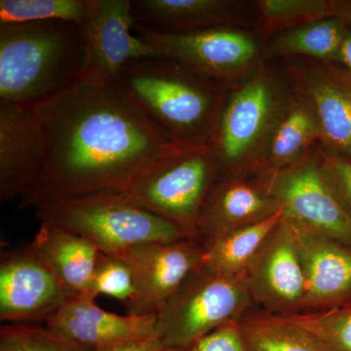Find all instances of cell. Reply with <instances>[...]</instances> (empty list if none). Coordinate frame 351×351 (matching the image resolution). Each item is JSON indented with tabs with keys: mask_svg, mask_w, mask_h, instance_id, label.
I'll use <instances>...</instances> for the list:
<instances>
[{
	"mask_svg": "<svg viewBox=\"0 0 351 351\" xmlns=\"http://www.w3.org/2000/svg\"><path fill=\"white\" fill-rule=\"evenodd\" d=\"M133 31L159 54L216 82L239 75L254 63L258 54L255 40L232 25L188 34H162L135 25Z\"/></svg>",
	"mask_w": 351,
	"mask_h": 351,
	"instance_id": "cell-10",
	"label": "cell"
},
{
	"mask_svg": "<svg viewBox=\"0 0 351 351\" xmlns=\"http://www.w3.org/2000/svg\"><path fill=\"white\" fill-rule=\"evenodd\" d=\"M288 219L295 230L304 270L306 289L301 313L327 311L350 302L351 245Z\"/></svg>",
	"mask_w": 351,
	"mask_h": 351,
	"instance_id": "cell-15",
	"label": "cell"
},
{
	"mask_svg": "<svg viewBox=\"0 0 351 351\" xmlns=\"http://www.w3.org/2000/svg\"><path fill=\"white\" fill-rule=\"evenodd\" d=\"M218 175L208 143L177 144L142 171L127 191L145 209L197 239L201 211Z\"/></svg>",
	"mask_w": 351,
	"mask_h": 351,
	"instance_id": "cell-5",
	"label": "cell"
},
{
	"mask_svg": "<svg viewBox=\"0 0 351 351\" xmlns=\"http://www.w3.org/2000/svg\"><path fill=\"white\" fill-rule=\"evenodd\" d=\"M163 343L156 336L129 339L93 351H164Z\"/></svg>",
	"mask_w": 351,
	"mask_h": 351,
	"instance_id": "cell-32",
	"label": "cell"
},
{
	"mask_svg": "<svg viewBox=\"0 0 351 351\" xmlns=\"http://www.w3.org/2000/svg\"><path fill=\"white\" fill-rule=\"evenodd\" d=\"M46 136L34 108L0 101V200L18 202L43 171Z\"/></svg>",
	"mask_w": 351,
	"mask_h": 351,
	"instance_id": "cell-14",
	"label": "cell"
},
{
	"mask_svg": "<svg viewBox=\"0 0 351 351\" xmlns=\"http://www.w3.org/2000/svg\"><path fill=\"white\" fill-rule=\"evenodd\" d=\"M348 27L336 16L300 25L277 36L269 52L274 56L302 55L332 61Z\"/></svg>",
	"mask_w": 351,
	"mask_h": 351,
	"instance_id": "cell-24",
	"label": "cell"
},
{
	"mask_svg": "<svg viewBox=\"0 0 351 351\" xmlns=\"http://www.w3.org/2000/svg\"><path fill=\"white\" fill-rule=\"evenodd\" d=\"M239 2L230 0H132L136 25L162 34H188L232 25Z\"/></svg>",
	"mask_w": 351,
	"mask_h": 351,
	"instance_id": "cell-20",
	"label": "cell"
},
{
	"mask_svg": "<svg viewBox=\"0 0 351 351\" xmlns=\"http://www.w3.org/2000/svg\"><path fill=\"white\" fill-rule=\"evenodd\" d=\"M244 281L258 309L281 316L302 313L304 270L295 230L285 215L251 261Z\"/></svg>",
	"mask_w": 351,
	"mask_h": 351,
	"instance_id": "cell-12",
	"label": "cell"
},
{
	"mask_svg": "<svg viewBox=\"0 0 351 351\" xmlns=\"http://www.w3.org/2000/svg\"><path fill=\"white\" fill-rule=\"evenodd\" d=\"M262 182L291 221L351 245V216L332 188L322 160L302 159Z\"/></svg>",
	"mask_w": 351,
	"mask_h": 351,
	"instance_id": "cell-9",
	"label": "cell"
},
{
	"mask_svg": "<svg viewBox=\"0 0 351 351\" xmlns=\"http://www.w3.org/2000/svg\"><path fill=\"white\" fill-rule=\"evenodd\" d=\"M112 86L168 142L209 144L223 101L214 80L159 55L127 64Z\"/></svg>",
	"mask_w": 351,
	"mask_h": 351,
	"instance_id": "cell-2",
	"label": "cell"
},
{
	"mask_svg": "<svg viewBox=\"0 0 351 351\" xmlns=\"http://www.w3.org/2000/svg\"><path fill=\"white\" fill-rule=\"evenodd\" d=\"M258 12L267 29H294L332 16V1L327 0H262Z\"/></svg>",
	"mask_w": 351,
	"mask_h": 351,
	"instance_id": "cell-26",
	"label": "cell"
},
{
	"mask_svg": "<svg viewBox=\"0 0 351 351\" xmlns=\"http://www.w3.org/2000/svg\"><path fill=\"white\" fill-rule=\"evenodd\" d=\"M281 209L263 182H249L239 175H218L201 211L197 239L204 243L265 221Z\"/></svg>",
	"mask_w": 351,
	"mask_h": 351,
	"instance_id": "cell-17",
	"label": "cell"
},
{
	"mask_svg": "<svg viewBox=\"0 0 351 351\" xmlns=\"http://www.w3.org/2000/svg\"><path fill=\"white\" fill-rule=\"evenodd\" d=\"M40 223L75 233L107 254L133 245L189 237L168 219L152 213L128 191H104L34 208Z\"/></svg>",
	"mask_w": 351,
	"mask_h": 351,
	"instance_id": "cell-4",
	"label": "cell"
},
{
	"mask_svg": "<svg viewBox=\"0 0 351 351\" xmlns=\"http://www.w3.org/2000/svg\"><path fill=\"white\" fill-rule=\"evenodd\" d=\"M71 292L27 245L1 252L0 257V320L6 324L46 322Z\"/></svg>",
	"mask_w": 351,
	"mask_h": 351,
	"instance_id": "cell-13",
	"label": "cell"
},
{
	"mask_svg": "<svg viewBox=\"0 0 351 351\" xmlns=\"http://www.w3.org/2000/svg\"><path fill=\"white\" fill-rule=\"evenodd\" d=\"M239 323L245 351H329L311 332L286 316L253 308Z\"/></svg>",
	"mask_w": 351,
	"mask_h": 351,
	"instance_id": "cell-23",
	"label": "cell"
},
{
	"mask_svg": "<svg viewBox=\"0 0 351 351\" xmlns=\"http://www.w3.org/2000/svg\"><path fill=\"white\" fill-rule=\"evenodd\" d=\"M164 351H245L239 321L228 323L184 348Z\"/></svg>",
	"mask_w": 351,
	"mask_h": 351,
	"instance_id": "cell-30",
	"label": "cell"
},
{
	"mask_svg": "<svg viewBox=\"0 0 351 351\" xmlns=\"http://www.w3.org/2000/svg\"><path fill=\"white\" fill-rule=\"evenodd\" d=\"M93 0H1L0 25L64 21L80 25Z\"/></svg>",
	"mask_w": 351,
	"mask_h": 351,
	"instance_id": "cell-25",
	"label": "cell"
},
{
	"mask_svg": "<svg viewBox=\"0 0 351 351\" xmlns=\"http://www.w3.org/2000/svg\"><path fill=\"white\" fill-rule=\"evenodd\" d=\"M311 332L329 351H351V302L317 311L286 316Z\"/></svg>",
	"mask_w": 351,
	"mask_h": 351,
	"instance_id": "cell-27",
	"label": "cell"
},
{
	"mask_svg": "<svg viewBox=\"0 0 351 351\" xmlns=\"http://www.w3.org/2000/svg\"><path fill=\"white\" fill-rule=\"evenodd\" d=\"M332 16L339 18L351 25V0H335L332 1Z\"/></svg>",
	"mask_w": 351,
	"mask_h": 351,
	"instance_id": "cell-34",
	"label": "cell"
},
{
	"mask_svg": "<svg viewBox=\"0 0 351 351\" xmlns=\"http://www.w3.org/2000/svg\"><path fill=\"white\" fill-rule=\"evenodd\" d=\"M29 251L73 295H87L100 251L86 239L51 223H40Z\"/></svg>",
	"mask_w": 351,
	"mask_h": 351,
	"instance_id": "cell-19",
	"label": "cell"
},
{
	"mask_svg": "<svg viewBox=\"0 0 351 351\" xmlns=\"http://www.w3.org/2000/svg\"><path fill=\"white\" fill-rule=\"evenodd\" d=\"M322 163L332 188L351 216V162L326 154Z\"/></svg>",
	"mask_w": 351,
	"mask_h": 351,
	"instance_id": "cell-31",
	"label": "cell"
},
{
	"mask_svg": "<svg viewBox=\"0 0 351 351\" xmlns=\"http://www.w3.org/2000/svg\"><path fill=\"white\" fill-rule=\"evenodd\" d=\"M306 94L329 156L351 162L350 73L324 69L309 71Z\"/></svg>",
	"mask_w": 351,
	"mask_h": 351,
	"instance_id": "cell-18",
	"label": "cell"
},
{
	"mask_svg": "<svg viewBox=\"0 0 351 351\" xmlns=\"http://www.w3.org/2000/svg\"><path fill=\"white\" fill-rule=\"evenodd\" d=\"M277 98L274 83L258 75L221 101L209 140L219 175L239 174L267 144L278 117Z\"/></svg>",
	"mask_w": 351,
	"mask_h": 351,
	"instance_id": "cell-7",
	"label": "cell"
},
{
	"mask_svg": "<svg viewBox=\"0 0 351 351\" xmlns=\"http://www.w3.org/2000/svg\"><path fill=\"white\" fill-rule=\"evenodd\" d=\"M114 298L124 304L135 295L133 276L127 263L119 256L100 252L87 295L96 300L99 295Z\"/></svg>",
	"mask_w": 351,
	"mask_h": 351,
	"instance_id": "cell-29",
	"label": "cell"
},
{
	"mask_svg": "<svg viewBox=\"0 0 351 351\" xmlns=\"http://www.w3.org/2000/svg\"><path fill=\"white\" fill-rule=\"evenodd\" d=\"M244 276L193 270L156 315V336L165 348H184L254 308Z\"/></svg>",
	"mask_w": 351,
	"mask_h": 351,
	"instance_id": "cell-6",
	"label": "cell"
},
{
	"mask_svg": "<svg viewBox=\"0 0 351 351\" xmlns=\"http://www.w3.org/2000/svg\"><path fill=\"white\" fill-rule=\"evenodd\" d=\"M113 255L127 263L133 276L135 295L125 306L127 314L157 315L184 279L202 265L203 245L186 237L136 244Z\"/></svg>",
	"mask_w": 351,
	"mask_h": 351,
	"instance_id": "cell-11",
	"label": "cell"
},
{
	"mask_svg": "<svg viewBox=\"0 0 351 351\" xmlns=\"http://www.w3.org/2000/svg\"><path fill=\"white\" fill-rule=\"evenodd\" d=\"M0 351H92L32 324H5L0 328Z\"/></svg>",
	"mask_w": 351,
	"mask_h": 351,
	"instance_id": "cell-28",
	"label": "cell"
},
{
	"mask_svg": "<svg viewBox=\"0 0 351 351\" xmlns=\"http://www.w3.org/2000/svg\"><path fill=\"white\" fill-rule=\"evenodd\" d=\"M332 62L345 66L346 71L351 75V29L348 27Z\"/></svg>",
	"mask_w": 351,
	"mask_h": 351,
	"instance_id": "cell-33",
	"label": "cell"
},
{
	"mask_svg": "<svg viewBox=\"0 0 351 351\" xmlns=\"http://www.w3.org/2000/svg\"><path fill=\"white\" fill-rule=\"evenodd\" d=\"M320 138L313 110L306 100L291 103L277 117L258 165L263 180L295 165Z\"/></svg>",
	"mask_w": 351,
	"mask_h": 351,
	"instance_id": "cell-21",
	"label": "cell"
},
{
	"mask_svg": "<svg viewBox=\"0 0 351 351\" xmlns=\"http://www.w3.org/2000/svg\"><path fill=\"white\" fill-rule=\"evenodd\" d=\"M283 216L282 208L265 221L204 242L202 265L221 276H244L258 249Z\"/></svg>",
	"mask_w": 351,
	"mask_h": 351,
	"instance_id": "cell-22",
	"label": "cell"
},
{
	"mask_svg": "<svg viewBox=\"0 0 351 351\" xmlns=\"http://www.w3.org/2000/svg\"><path fill=\"white\" fill-rule=\"evenodd\" d=\"M82 61L73 23L0 25V101L38 107L80 82Z\"/></svg>",
	"mask_w": 351,
	"mask_h": 351,
	"instance_id": "cell-3",
	"label": "cell"
},
{
	"mask_svg": "<svg viewBox=\"0 0 351 351\" xmlns=\"http://www.w3.org/2000/svg\"><path fill=\"white\" fill-rule=\"evenodd\" d=\"M135 25L132 0H93L78 25L83 54L80 80L113 85L131 62L160 55L134 32Z\"/></svg>",
	"mask_w": 351,
	"mask_h": 351,
	"instance_id": "cell-8",
	"label": "cell"
},
{
	"mask_svg": "<svg viewBox=\"0 0 351 351\" xmlns=\"http://www.w3.org/2000/svg\"><path fill=\"white\" fill-rule=\"evenodd\" d=\"M34 110L45 131L46 157L38 179L17 202L22 209L127 191L142 171L177 145L112 85L80 80Z\"/></svg>",
	"mask_w": 351,
	"mask_h": 351,
	"instance_id": "cell-1",
	"label": "cell"
},
{
	"mask_svg": "<svg viewBox=\"0 0 351 351\" xmlns=\"http://www.w3.org/2000/svg\"><path fill=\"white\" fill-rule=\"evenodd\" d=\"M45 324L50 331L93 351L156 336V315H120L101 308L90 295H73Z\"/></svg>",
	"mask_w": 351,
	"mask_h": 351,
	"instance_id": "cell-16",
	"label": "cell"
}]
</instances>
